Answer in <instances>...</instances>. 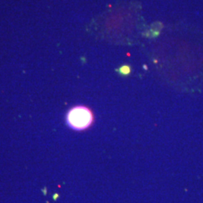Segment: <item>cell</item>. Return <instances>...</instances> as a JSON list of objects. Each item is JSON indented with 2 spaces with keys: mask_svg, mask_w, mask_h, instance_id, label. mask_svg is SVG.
Listing matches in <instances>:
<instances>
[{
  "mask_svg": "<svg viewBox=\"0 0 203 203\" xmlns=\"http://www.w3.org/2000/svg\"><path fill=\"white\" fill-rule=\"evenodd\" d=\"M66 120L68 126L76 130L85 129L92 124L93 120V113L84 106H76L67 114Z\"/></svg>",
  "mask_w": 203,
  "mask_h": 203,
  "instance_id": "obj_1",
  "label": "cell"
},
{
  "mask_svg": "<svg viewBox=\"0 0 203 203\" xmlns=\"http://www.w3.org/2000/svg\"><path fill=\"white\" fill-rule=\"evenodd\" d=\"M120 73L123 75H127L130 73V72H131V68H130V67L129 66H126V65H125V66H123L120 68Z\"/></svg>",
  "mask_w": 203,
  "mask_h": 203,
  "instance_id": "obj_2",
  "label": "cell"
}]
</instances>
